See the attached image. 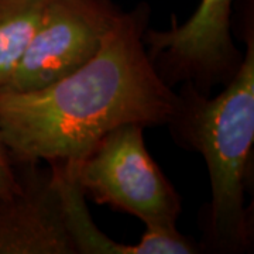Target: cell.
I'll list each match as a JSON object with an SVG mask.
<instances>
[{
	"label": "cell",
	"mask_w": 254,
	"mask_h": 254,
	"mask_svg": "<svg viewBox=\"0 0 254 254\" xmlns=\"http://www.w3.org/2000/svg\"><path fill=\"white\" fill-rule=\"evenodd\" d=\"M148 7L120 11L96 55L40 91L0 93V137L13 161H79L127 123L170 125L180 95L147 53Z\"/></svg>",
	"instance_id": "obj_1"
},
{
	"label": "cell",
	"mask_w": 254,
	"mask_h": 254,
	"mask_svg": "<svg viewBox=\"0 0 254 254\" xmlns=\"http://www.w3.org/2000/svg\"><path fill=\"white\" fill-rule=\"evenodd\" d=\"M246 53L233 78L216 98L208 99L187 85L170 123L180 143L199 151L208 165L212 200L208 213L210 245L237 253L252 242L245 187L254 141V31L250 21Z\"/></svg>",
	"instance_id": "obj_2"
},
{
	"label": "cell",
	"mask_w": 254,
	"mask_h": 254,
	"mask_svg": "<svg viewBox=\"0 0 254 254\" xmlns=\"http://www.w3.org/2000/svg\"><path fill=\"white\" fill-rule=\"evenodd\" d=\"M143 125L127 123L100 138L75 173L85 196L141 219L145 227L175 226L181 198L147 151Z\"/></svg>",
	"instance_id": "obj_3"
},
{
	"label": "cell",
	"mask_w": 254,
	"mask_h": 254,
	"mask_svg": "<svg viewBox=\"0 0 254 254\" xmlns=\"http://www.w3.org/2000/svg\"><path fill=\"white\" fill-rule=\"evenodd\" d=\"M122 10L112 0H46L40 21L0 92L40 91L92 60Z\"/></svg>",
	"instance_id": "obj_4"
},
{
	"label": "cell",
	"mask_w": 254,
	"mask_h": 254,
	"mask_svg": "<svg viewBox=\"0 0 254 254\" xmlns=\"http://www.w3.org/2000/svg\"><path fill=\"white\" fill-rule=\"evenodd\" d=\"M232 0H202L192 17L168 31L145 30L144 44L157 72L170 86L187 82L203 95L229 82L242 63L230 33Z\"/></svg>",
	"instance_id": "obj_5"
},
{
	"label": "cell",
	"mask_w": 254,
	"mask_h": 254,
	"mask_svg": "<svg viewBox=\"0 0 254 254\" xmlns=\"http://www.w3.org/2000/svg\"><path fill=\"white\" fill-rule=\"evenodd\" d=\"M14 161L16 187L0 198V254H76L53 171Z\"/></svg>",
	"instance_id": "obj_6"
},
{
	"label": "cell",
	"mask_w": 254,
	"mask_h": 254,
	"mask_svg": "<svg viewBox=\"0 0 254 254\" xmlns=\"http://www.w3.org/2000/svg\"><path fill=\"white\" fill-rule=\"evenodd\" d=\"M51 171L60 193L64 220L76 254H137L136 245H122L93 223L86 196L75 173V161H54Z\"/></svg>",
	"instance_id": "obj_7"
},
{
	"label": "cell",
	"mask_w": 254,
	"mask_h": 254,
	"mask_svg": "<svg viewBox=\"0 0 254 254\" xmlns=\"http://www.w3.org/2000/svg\"><path fill=\"white\" fill-rule=\"evenodd\" d=\"M44 3L46 0H0V92L36 31Z\"/></svg>",
	"instance_id": "obj_8"
},
{
	"label": "cell",
	"mask_w": 254,
	"mask_h": 254,
	"mask_svg": "<svg viewBox=\"0 0 254 254\" xmlns=\"http://www.w3.org/2000/svg\"><path fill=\"white\" fill-rule=\"evenodd\" d=\"M137 254H195L200 247L192 239L181 235L175 226L145 227L136 245Z\"/></svg>",
	"instance_id": "obj_9"
},
{
	"label": "cell",
	"mask_w": 254,
	"mask_h": 254,
	"mask_svg": "<svg viewBox=\"0 0 254 254\" xmlns=\"http://www.w3.org/2000/svg\"><path fill=\"white\" fill-rule=\"evenodd\" d=\"M16 187L14 161L7 153L0 137V198L10 193Z\"/></svg>",
	"instance_id": "obj_10"
}]
</instances>
